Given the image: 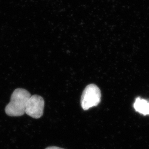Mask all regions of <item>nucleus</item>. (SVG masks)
Masks as SVG:
<instances>
[{
  "mask_svg": "<svg viewBox=\"0 0 149 149\" xmlns=\"http://www.w3.org/2000/svg\"><path fill=\"white\" fill-rule=\"evenodd\" d=\"M30 92L23 88H17L11 97L10 102L5 108L7 115L11 117H18L24 115L27 102L31 97Z\"/></svg>",
  "mask_w": 149,
  "mask_h": 149,
  "instance_id": "1",
  "label": "nucleus"
},
{
  "mask_svg": "<svg viewBox=\"0 0 149 149\" xmlns=\"http://www.w3.org/2000/svg\"><path fill=\"white\" fill-rule=\"evenodd\" d=\"M101 100V92L97 86L94 84L87 86L84 89L81 100L83 110H87L97 106Z\"/></svg>",
  "mask_w": 149,
  "mask_h": 149,
  "instance_id": "2",
  "label": "nucleus"
},
{
  "mask_svg": "<svg viewBox=\"0 0 149 149\" xmlns=\"http://www.w3.org/2000/svg\"><path fill=\"white\" fill-rule=\"evenodd\" d=\"M45 101L41 96L34 95L31 96L27 102L25 113L34 119H39L44 113Z\"/></svg>",
  "mask_w": 149,
  "mask_h": 149,
  "instance_id": "3",
  "label": "nucleus"
},
{
  "mask_svg": "<svg viewBox=\"0 0 149 149\" xmlns=\"http://www.w3.org/2000/svg\"><path fill=\"white\" fill-rule=\"evenodd\" d=\"M135 111L144 116L149 115V102L144 99L138 97L134 103Z\"/></svg>",
  "mask_w": 149,
  "mask_h": 149,
  "instance_id": "4",
  "label": "nucleus"
},
{
  "mask_svg": "<svg viewBox=\"0 0 149 149\" xmlns=\"http://www.w3.org/2000/svg\"><path fill=\"white\" fill-rule=\"evenodd\" d=\"M45 149H64L63 148H59V147H58L56 146H51L48 147L47 148H46Z\"/></svg>",
  "mask_w": 149,
  "mask_h": 149,
  "instance_id": "5",
  "label": "nucleus"
}]
</instances>
